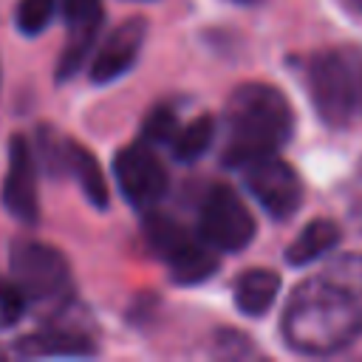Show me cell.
<instances>
[{
	"label": "cell",
	"instance_id": "cell-6",
	"mask_svg": "<svg viewBox=\"0 0 362 362\" xmlns=\"http://www.w3.org/2000/svg\"><path fill=\"white\" fill-rule=\"evenodd\" d=\"M198 235L215 252H243L255 240V218L229 184H212L198 209Z\"/></svg>",
	"mask_w": 362,
	"mask_h": 362
},
{
	"label": "cell",
	"instance_id": "cell-7",
	"mask_svg": "<svg viewBox=\"0 0 362 362\" xmlns=\"http://www.w3.org/2000/svg\"><path fill=\"white\" fill-rule=\"evenodd\" d=\"M238 170L243 173L246 189L263 206V212L269 218L288 221L300 209V204H303V181L283 158H277V153L252 158Z\"/></svg>",
	"mask_w": 362,
	"mask_h": 362
},
{
	"label": "cell",
	"instance_id": "cell-8",
	"mask_svg": "<svg viewBox=\"0 0 362 362\" xmlns=\"http://www.w3.org/2000/svg\"><path fill=\"white\" fill-rule=\"evenodd\" d=\"M113 175H116L122 195L136 209H147V206L158 204L170 184L161 158L156 156L153 144H147V141H133V144L122 147L113 158Z\"/></svg>",
	"mask_w": 362,
	"mask_h": 362
},
{
	"label": "cell",
	"instance_id": "cell-23",
	"mask_svg": "<svg viewBox=\"0 0 362 362\" xmlns=\"http://www.w3.org/2000/svg\"><path fill=\"white\" fill-rule=\"evenodd\" d=\"M359 170H362V161H359Z\"/></svg>",
	"mask_w": 362,
	"mask_h": 362
},
{
	"label": "cell",
	"instance_id": "cell-17",
	"mask_svg": "<svg viewBox=\"0 0 362 362\" xmlns=\"http://www.w3.org/2000/svg\"><path fill=\"white\" fill-rule=\"evenodd\" d=\"M175 127H178L175 107L170 102H161V105H156L147 113V119L141 124V141H147V144H167L173 139Z\"/></svg>",
	"mask_w": 362,
	"mask_h": 362
},
{
	"label": "cell",
	"instance_id": "cell-3",
	"mask_svg": "<svg viewBox=\"0 0 362 362\" xmlns=\"http://www.w3.org/2000/svg\"><path fill=\"white\" fill-rule=\"evenodd\" d=\"M305 85L325 124H351L362 116V51L351 45L317 51L305 65Z\"/></svg>",
	"mask_w": 362,
	"mask_h": 362
},
{
	"label": "cell",
	"instance_id": "cell-13",
	"mask_svg": "<svg viewBox=\"0 0 362 362\" xmlns=\"http://www.w3.org/2000/svg\"><path fill=\"white\" fill-rule=\"evenodd\" d=\"M280 294V274L272 269H246L235 280V305L246 317H263Z\"/></svg>",
	"mask_w": 362,
	"mask_h": 362
},
{
	"label": "cell",
	"instance_id": "cell-16",
	"mask_svg": "<svg viewBox=\"0 0 362 362\" xmlns=\"http://www.w3.org/2000/svg\"><path fill=\"white\" fill-rule=\"evenodd\" d=\"M328 283H334L337 288L354 294L356 300H362V255H339L334 260L325 263V269L320 272Z\"/></svg>",
	"mask_w": 362,
	"mask_h": 362
},
{
	"label": "cell",
	"instance_id": "cell-21",
	"mask_svg": "<svg viewBox=\"0 0 362 362\" xmlns=\"http://www.w3.org/2000/svg\"><path fill=\"white\" fill-rule=\"evenodd\" d=\"M232 3H240V6H252V3H257V0H232Z\"/></svg>",
	"mask_w": 362,
	"mask_h": 362
},
{
	"label": "cell",
	"instance_id": "cell-11",
	"mask_svg": "<svg viewBox=\"0 0 362 362\" xmlns=\"http://www.w3.org/2000/svg\"><path fill=\"white\" fill-rule=\"evenodd\" d=\"M14 354L20 356H90L96 354V345L82 334V331H74V328H62V325H48L42 331H34V334H25Z\"/></svg>",
	"mask_w": 362,
	"mask_h": 362
},
{
	"label": "cell",
	"instance_id": "cell-10",
	"mask_svg": "<svg viewBox=\"0 0 362 362\" xmlns=\"http://www.w3.org/2000/svg\"><path fill=\"white\" fill-rule=\"evenodd\" d=\"M144 37H147V23L141 17H130V20L119 23L96 48V54L90 59V79L96 85H107V82H116L119 76H124L136 65Z\"/></svg>",
	"mask_w": 362,
	"mask_h": 362
},
{
	"label": "cell",
	"instance_id": "cell-18",
	"mask_svg": "<svg viewBox=\"0 0 362 362\" xmlns=\"http://www.w3.org/2000/svg\"><path fill=\"white\" fill-rule=\"evenodd\" d=\"M54 11H57V0H20L14 20L23 34L34 37L48 28V23L54 20Z\"/></svg>",
	"mask_w": 362,
	"mask_h": 362
},
{
	"label": "cell",
	"instance_id": "cell-1",
	"mask_svg": "<svg viewBox=\"0 0 362 362\" xmlns=\"http://www.w3.org/2000/svg\"><path fill=\"white\" fill-rule=\"evenodd\" d=\"M286 345L305 356H331L362 334V303L322 274L294 286L280 317Z\"/></svg>",
	"mask_w": 362,
	"mask_h": 362
},
{
	"label": "cell",
	"instance_id": "cell-5",
	"mask_svg": "<svg viewBox=\"0 0 362 362\" xmlns=\"http://www.w3.org/2000/svg\"><path fill=\"white\" fill-rule=\"evenodd\" d=\"M11 280L25 291L28 303H62L71 294V269L59 249L42 240H14Z\"/></svg>",
	"mask_w": 362,
	"mask_h": 362
},
{
	"label": "cell",
	"instance_id": "cell-12",
	"mask_svg": "<svg viewBox=\"0 0 362 362\" xmlns=\"http://www.w3.org/2000/svg\"><path fill=\"white\" fill-rule=\"evenodd\" d=\"M339 240H342V229L337 226V221H331V218H314V221H308V223L300 229V235L288 243V249H286V263H288V266H297V269H300V266H308V263L325 257Z\"/></svg>",
	"mask_w": 362,
	"mask_h": 362
},
{
	"label": "cell",
	"instance_id": "cell-15",
	"mask_svg": "<svg viewBox=\"0 0 362 362\" xmlns=\"http://www.w3.org/2000/svg\"><path fill=\"white\" fill-rule=\"evenodd\" d=\"M212 139H215V119L209 113H201V116L189 119L187 124H178L173 139L167 141V147H170L173 158L192 164L209 150Z\"/></svg>",
	"mask_w": 362,
	"mask_h": 362
},
{
	"label": "cell",
	"instance_id": "cell-4",
	"mask_svg": "<svg viewBox=\"0 0 362 362\" xmlns=\"http://www.w3.org/2000/svg\"><path fill=\"white\" fill-rule=\"evenodd\" d=\"M144 238L150 249L167 263L170 277L181 286H195L218 272V252L175 218L153 212L144 218Z\"/></svg>",
	"mask_w": 362,
	"mask_h": 362
},
{
	"label": "cell",
	"instance_id": "cell-22",
	"mask_svg": "<svg viewBox=\"0 0 362 362\" xmlns=\"http://www.w3.org/2000/svg\"><path fill=\"white\" fill-rule=\"evenodd\" d=\"M354 3H356V6H359V8H362V0H354Z\"/></svg>",
	"mask_w": 362,
	"mask_h": 362
},
{
	"label": "cell",
	"instance_id": "cell-19",
	"mask_svg": "<svg viewBox=\"0 0 362 362\" xmlns=\"http://www.w3.org/2000/svg\"><path fill=\"white\" fill-rule=\"evenodd\" d=\"M25 308H28L25 291L11 277H0V325L17 322L25 314Z\"/></svg>",
	"mask_w": 362,
	"mask_h": 362
},
{
	"label": "cell",
	"instance_id": "cell-20",
	"mask_svg": "<svg viewBox=\"0 0 362 362\" xmlns=\"http://www.w3.org/2000/svg\"><path fill=\"white\" fill-rule=\"evenodd\" d=\"M62 14L68 20V28L102 23V0H62Z\"/></svg>",
	"mask_w": 362,
	"mask_h": 362
},
{
	"label": "cell",
	"instance_id": "cell-9",
	"mask_svg": "<svg viewBox=\"0 0 362 362\" xmlns=\"http://www.w3.org/2000/svg\"><path fill=\"white\" fill-rule=\"evenodd\" d=\"M3 204L23 223H37V218H40L34 150L23 136H14L8 144V170H6V181H3Z\"/></svg>",
	"mask_w": 362,
	"mask_h": 362
},
{
	"label": "cell",
	"instance_id": "cell-2",
	"mask_svg": "<svg viewBox=\"0 0 362 362\" xmlns=\"http://www.w3.org/2000/svg\"><path fill=\"white\" fill-rule=\"evenodd\" d=\"M226 147L223 164L243 167L252 158L277 153L294 130V113L280 88L266 82H246L232 90L223 107Z\"/></svg>",
	"mask_w": 362,
	"mask_h": 362
},
{
	"label": "cell",
	"instance_id": "cell-14",
	"mask_svg": "<svg viewBox=\"0 0 362 362\" xmlns=\"http://www.w3.org/2000/svg\"><path fill=\"white\" fill-rule=\"evenodd\" d=\"M62 164H65V167L74 173V178L79 181L85 198H88L96 209H105L110 192H107V181H105V175H102V167H99L96 156H93L88 147L76 144V141H65V147H62Z\"/></svg>",
	"mask_w": 362,
	"mask_h": 362
}]
</instances>
